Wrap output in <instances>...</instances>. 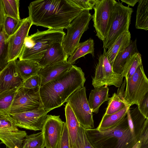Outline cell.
Returning a JSON list of instances; mask_svg holds the SVG:
<instances>
[{
    "instance_id": "cell-36",
    "label": "cell",
    "mask_w": 148,
    "mask_h": 148,
    "mask_svg": "<svg viewBox=\"0 0 148 148\" xmlns=\"http://www.w3.org/2000/svg\"><path fill=\"white\" fill-rule=\"evenodd\" d=\"M138 141L141 144V148H148V119L145 120Z\"/></svg>"
},
{
    "instance_id": "cell-2",
    "label": "cell",
    "mask_w": 148,
    "mask_h": 148,
    "mask_svg": "<svg viewBox=\"0 0 148 148\" xmlns=\"http://www.w3.org/2000/svg\"><path fill=\"white\" fill-rule=\"evenodd\" d=\"M86 80L82 69L72 65L63 74L40 87L45 110L49 112L62 106L73 92L84 86Z\"/></svg>"
},
{
    "instance_id": "cell-28",
    "label": "cell",
    "mask_w": 148,
    "mask_h": 148,
    "mask_svg": "<svg viewBox=\"0 0 148 148\" xmlns=\"http://www.w3.org/2000/svg\"><path fill=\"white\" fill-rule=\"evenodd\" d=\"M21 148H45L42 132L27 135Z\"/></svg>"
},
{
    "instance_id": "cell-39",
    "label": "cell",
    "mask_w": 148,
    "mask_h": 148,
    "mask_svg": "<svg viewBox=\"0 0 148 148\" xmlns=\"http://www.w3.org/2000/svg\"><path fill=\"white\" fill-rule=\"evenodd\" d=\"M137 106L140 112L146 119H148V93Z\"/></svg>"
},
{
    "instance_id": "cell-19",
    "label": "cell",
    "mask_w": 148,
    "mask_h": 148,
    "mask_svg": "<svg viewBox=\"0 0 148 148\" xmlns=\"http://www.w3.org/2000/svg\"><path fill=\"white\" fill-rule=\"evenodd\" d=\"M136 39L131 40L129 45L116 57L112 66L113 71L116 73L122 74L130 57L136 53H139L137 49Z\"/></svg>"
},
{
    "instance_id": "cell-11",
    "label": "cell",
    "mask_w": 148,
    "mask_h": 148,
    "mask_svg": "<svg viewBox=\"0 0 148 148\" xmlns=\"http://www.w3.org/2000/svg\"><path fill=\"white\" fill-rule=\"evenodd\" d=\"M114 0H98L93 7L92 15L96 36L103 42L105 39L109 29Z\"/></svg>"
},
{
    "instance_id": "cell-20",
    "label": "cell",
    "mask_w": 148,
    "mask_h": 148,
    "mask_svg": "<svg viewBox=\"0 0 148 148\" xmlns=\"http://www.w3.org/2000/svg\"><path fill=\"white\" fill-rule=\"evenodd\" d=\"M126 83V79L125 78L121 86L119 88L117 92L113 93L112 96L110 98L107 107L103 116L116 113L128 106L124 98Z\"/></svg>"
},
{
    "instance_id": "cell-1",
    "label": "cell",
    "mask_w": 148,
    "mask_h": 148,
    "mask_svg": "<svg viewBox=\"0 0 148 148\" xmlns=\"http://www.w3.org/2000/svg\"><path fill=\"white\" fill-rule=\"evenodd\" d=\"M32 25L54 30L66 29L83 10L74 0H37L28 6Z\"/></svg>"
},
{
    "instance_id": "cell-43",
    "label": "cell",
    "mask_w": 148,
    "mask_h": 148,
    "mask_svg": "<svg viewBox=\"0 0 148 148\" xmlns=\"http://www.w3.org/2000/svg\"><path fill=\"white\" fill-rule=\"evenodd\" d=\"M1 113V112H0V115L1 113Z\"/></svg>"
},
{
    "instance_id": "cell-16",
    "label": "cell",
    "mask_w": 148,
    "mask_h": 148,
    "mask_svg": "<svg viewBox=\"0 0 148 148\" xmlns=\"http://www.w3.org/2000/svg\"><path fill=\"white\" fill-rule=\"evenodd\" d=\"M24 80L19 75L16 60L10 61L0 72V93L23 86Z\"/></svg>"
},
{
    "instance_id": "cell-29",
    "label": "cell",
    "mask_w": 148,
    "mask_h": 148,
    "mask_svg": "<svg viewBox=\"0 0 148 148\" xmlns=\"http://www.w3.org/2000/svg\"><path fill=\"white\" fill-rule=\"evenodd\" d=\"M142 64L141 55L136 53L130 58L122 73L123 77L126 79L131 77L134 74L138 67Z\"/></svg>"
},
{
    "instance_id": "cell-44",
    "label": "cell",
    "mask_w": 148,
    "mask_h": 148,
    "mask_svg": "<svg viewBox=\"0 0 148 148\" xmlns=\"http://www.w3.org/2000/svg\"><path fill=\"white\" fill-rule=\"evenodd\" d=\"M6 148H7V147H6Z\"/></svg>"
},
{
    "instance_id": "cell-38",
    "label": "cell",
    "mask_w": 148,
    "mask_h": 148,
    "mask_svg": "<svg viewBox=\"0 0 148 148\" xmlns=\"http://www.w3.org/2000/svg\"><path fill=\"white\" fill-rule=\"evenodd\" d=\"M58 148H70L69 136L65 122Z\"/></svg>"
},
{
    "instance_id": "cell-23",
    "label": "cell",
    "mask_w": 148,
    "mask_h": 148,
    "mask_svg": "<svg viewBox=\"0 0 148 148\" xmlns=\"http://www.w3.org/2000/svg\"><path fill=\"white\" fill-rule=\"evenodd\" d=\"M65 122L69 136L70 148L74 145L78 130L81 125L71 109L67 102L65 108Z\"/></svg>"
},
{
    "instance_id": "cell-21",
    "label": "cell",
    "mask_w": 148,
    "mask_h": 148,
    "mask_svg": "<svg viewBox=\"0 0 148 148\" xmlns=\"http://www.w3.org/2000/svg\"><path fill=\"white\" fill-rule=\"evenodd\" d=\"M131 34L129 31L125 32L120 35L108 49L106 54L108 60L112 66L117 55L129 45L131 40Z\"/></svg>"
},
{
    "instance_id": "cell-14",
    "label": "cell",
    "mask_w": 148,
    "mask_h": 148,
    "mask_svg": "<svg viewBox=\"0 0 148 148\" xmlns=\"http://www.w3.org/2000/svg\"><path fill=\"white\" fill-rule=\"evenodd\" d=\"M29 17L21 19L15 31L7 39L8 44V62L16 60L23 51L26 38L28 36L32 25Z\"/></svg>"
},
{
    "instance_id": "cell-26",
    "label": "cell",
    "mask_w": 148,
    "mask_h": 148,
    "mask_svg": "<svg viewBox=\"0 0 148 148\" xmlns=\"http://www.w3.org/2000/svg\"><path fill=\"white\" fill-rule=\"evenodd\" d=\"M130 106H127L115 113L103 116L98 127L96 128L99 131L107 130L120 121L126 115Z\"/></svg>"
},
{
    "instance_id": "cell-27",
    "label": "cell",
    "mask_w": 148,
    "mask_h": 148,
    "mask_svg": "<svg viewBox=\"0 0 148 148\" xmlns=\"http://www.w3.org/2000/svg\"><path fill=\"white\" fill-rule=\"evenodd\" d=\"M135 27L145 31L148 30V0H139L138 2Z\"/></svg>"
},
{
    "instance_id": "cell-5",
    "label": "cell",
    "mask_w": 148,
    "mask_h": 148,
    "mask_svg": "<svg viewBox=\"0 0 148 148\" xmlns=\"http://www.w3.org/2000/svg\"><path fill=\"white\" fill-rule=\"evenodd\" d=\"M133 9L125 6L122 3L116 1L112 10L110 27L103 47L106 50L113 43L118 37L129 31Z\"/></svg>"
},
{
    "instance_id": "cell-35",
    "label": "cell",
    "mask_w": 148,
    "mask_h": 148,
    "mask_svg": "<svg viewBox=\"0 0 148 148\" xmlns=\"http://www.w3.org/2000/svg\"><path fill=\"white\" fill-rule=\"evenodd\" d=\"M41 79L39 76L36 75L29 77L23 83V87L28 89H34L40 88Z\"/></svg>"
},
{
    "instance_id": "cell-8",
    "label": "cell",
    "mask_w": 148,
    "mask_h": 148,
    "mask_svg": "<svg viewBox=\"0 0 148 148\" xmlns=\"http://www.w3.org/2000/svg\"><path fill=\"white\" fill-rule=\"evenodd\" d=\"M66 102L69 103L80 125L83 128H94L92 112L87 98L85 87L73 92Z\"/></svg>"
},
{
    "instance_id": "cell-3",
    "label": "cell",
    "mask_w": 148,
    "mask_h": 148,
    "mask_svg": "<svg viewBox=\"0 0 148 148\" xmlns=\"http://www.w3.org/2000/svg\"><path fill=\"white\" fill-rule=\"evenodd\" d=\"M85 130L88 140L94 148H132L141 134L131 124L127 112L120 121L107 130Z\"/></svg>"
},
{
    "instance_id": "cell-4",
    "label": "cell",
    "mask_w": 148,
    "mask_h": 148,
    "mask_svg": "<svg viewBox=\"0 0 148 148\" xmlns=\"http://www.w3.org/2000/svg\"><path fill=\"white\" fill-rule=\"evenodd\" d=\"M63 30L48 29L37 32L25 39L24 47L19 60L38 63L49 47L56 42H63L65 35Z\"/></svg>"
},
{
    "instance_id": "cell-13",
    "label": "cell",
    "mask_w": 148,
    "mask_h": 148,
    "mask_svg": "<svg viewBox=\"0 0 148 148\" xmlns=\"http://www.w3.org/2000/svg\"><path fill=\"white\" fill-rule=\"evenodd\" d=\"M48 112L42 107L8 114L18 127L36 131H42Z\"/></svg>"
},
{
    "instance_id": "cell-15",
    "label": "cell",
    "mask_w": 148,
    "mask_h": 148,
    "mask_svg": "<svg viewBox=\"0 0 148 148\" xmlns=\"http://www.w3.org/2000/svg\"><path fill=\"white\" fill-rule=\"evenodd\" d=\"M60 116H47L41 131L45 148H58L65 123Z\"/></svg>"
},
{
    "instance_id": "cell-24",
    "label": "cell",
    "mask_w": 148,
    "mask_h": 148,
    "mask_svg": "<svg viewBox=\"0 0 148 148\" xmlns=\"http://www.w3.org/2000/svg\"><path fill=\"white\" fill-rule=\"evenodd\" d=\"M18 73L24 82L33 76L38 74L42 68L38 63L28 60H16Z\"/></svg>"
},
{
    "instance_id": "cell-22",
    "label": "cell",
    "mask_w": 148,
    "mask_h": 148,
    "mask_svg": "<svg viewBox=\"0 0 148 148\" xmlns=\"http://www.w3.org/2000/svg\"><path fill=\"white\" fill-rule=\"evenodd\" d=\"M109 90L108 86H104L94 88L91 91L88 102L92 113H98L101 105L108 101L110 98Z\"/></svg>"
},
{
    "instance_id": "cell-37",
    "label": "cell",
    "mask_w": 148,
    "mask_h": 148,
    "mask_svg": "<svg viewBox=\"0 0 148 148\" xmlns=\"http://www.w3.org/2000/svg\"><path fill=\"white\" fill-rule=\"evenodd\" d=\"M98 0H74L75 3L83 10H92Z\"/></svg>"
},
{
    "instance_id": "cell-40",
    "label": "cell",
    "mask_w": 148,
    "mask_h": 148,
    "mask_svg": "<svg viewBox=\"0 0 148 148\" xmlns=\"http://www.w3.org/2000/svg\"><path fill=\"white\" fill-rule=\"evenodd\" d=\"M6 16L2 0H0V26H3Z\"/></svg>"
},
{
    "instance_id": "cell-6",
    "label": "cell",
    "mask_w": 148,
    "mask_h": 148,
    "mask_svg": "<svg viewBox=\"0 0 148 148\" xmlns=\"http://www.w3.org/2000/svg\"><path fill=\"white\" fill-rule=\"evenodd\" d=\"M92 18L89 10H84L73 20L66 29L67 33L63 38L62 44L68 57L79 44L82 36L89 28Z\"/></svg>"
},
{
    "instance_id": "cell-42",
    "label": "cell",
    "mask_w": 148,
    "mask_h": 148,
    "mask_svg": "<svg viewBox=\"0 0 148 148\" xmlns=\"http://www.w3.org/2000/svg\"><path fill=\"white\" fill-rule=\"evenodd\" d=\"M132 148H141V145L140 142L138 140Z\"/></svg>"
},
{
    "instance_id": "cell-33",
    "label": "cell",
    "mask_w": 148,
    "mask_h": 148,
    "mask_svg": "<svg viewBox=\"0 0 148 148\" xmlns=\"http://www.w3.org/2000/svg\"><path fill=\"white\" fill-rule=\"evenodd\" d=\"M72 148H94L88 140L85 130L81 126L78 130L75 142Z\"/></svg>"
},
{
    "instance_id": "cell-30",
    "label": "cell",
    "mask_w": 148,
    "mask_h": 148,
    "mask_svg": "<svg viewBox=\"0 0 148 148\" xmlns=\"http://www.w3.org/2000/svg\"><path fill=\"white\" fill-rule=\"evenodd\" d=\"M8 38L3 31V26H0V72L8 63Z\"/></svg>"
},
{
    "instance_id": "cell-25",
    "label": "cell",
    "mask_w": 148,
    "mask_h": 148,
    "mask_svg": "<svg viewBox=\"0 0 148 148\" xmlns=\"http://www.w3.org/2000/svg\"><path fill=\"white\" fill-rule=\"evenodd\" d=\"M94 42L93 39L90 38L80 43L67 59L68 62L72 64H74L78 59L88 54L94 56Z\"/></svg>"
},
{
    "instance_id": "cell-31",
    "label": "cell",
    "mask_w": 148,
    "mask_h": 148,
    "mask_svg": "<svg viewBox=\"0 0 148 148\" xmlns=\"http://www.w3.org/2000/svg\"><path fill=\"white\" fill-rule=\"evenodd\" d=\"M18 88L7 90L0 93V112L4 113L10 107Z\"/></svg>"
},
{
    "instance_id": "cell-17",
    "label": "cell",
    "mask_w": 148,
    "mask_h": 148,
    "mask_svg": "<svg viewBox=\"0 0 148 148\" xmlns=\"http://www.w3.org/2000/svg\"><path fill=\"white\" fill-rule=\"evenodd\" d=\"M72 65L66 60L42 68L38 73L41 79L40 87L63 74Z\"/></svg>"
},
{
    "instance_id": "cell-41",
    "label": "cell",
    "mask_w": 148,
    "mask_h": 148,
    "mask_svg": "<svg viewBox=\"0 0 148 148\" xmlns=\"http://www.w3.org/2000/svg\"><path fill=\"white\" fill-rule=\"evenodd\" d=\"M139 0H121L122 2L125 3L128 6L134 7Z\"/></svg>"
},
{
    "instance_id": "cell-34",
    "label": "cell",
    "mask_w": 148,
    "mask_h": 148,
    "mask_svg": "<svg viewBox=\"0 0 148 148\" xmlns=\"http://www.w3.org/2000/svg\"><path fill=\"white\" fill-rule=\"evenodd\" d=\"M21 20H18L6 15L3 25V29L5 33L8 38L15 31Z\"/></svg>"
},
{
    "instance_id": "cell-45",
    "label": "cell",
    "mask_w": 148,
    "mask_h": 148,
    "mask_svg": "<svg viewBox=\"0 0 148 148\" xmlns=\"http://www.w3.org/2000/svg\"></svg>"
},
{
    "instance_id": "cell-32",
    "label": "cell",
    "mask_w": 148,
    "mask_h": 148,
    "mask_svg": "<svg viewBox=\"0 0 148 148\" xmlns=\"http://www.w3.org/2000/svg\"><path fill=\"white\" fill-rule=\"evenodd\" d=\"M6 15L21 20L19 12V0H2Z\"/></svg>"
},
{
    "instance_id": "cell-10",
    "label": "cell",
    "mask_w": 148,
    "mask_h": 148,
    "mask_svg": "<svg viewBox=\"0 0 148 148\" xmlns=\"http://www.w3.org/2000/svg\"><path fill=\"white\" fill-rule=\"evenodd\" d=\"M40 88L17 89L11 105L4 114H9L44 108L39 93Z\"/></svg>"
},
{
    "instance_id": "cell-9",
    "label": "cell",
    "mask_w": 148,
    "mask_h": 148,
    "mask_svg": "<svg viewBox=\"0 0 148 148\" xmlns=\"http://www.w3.org/2000/svg\"><path fill=\"white\" fill-rule=\"evenodd\" d=\"M103 48V54L99 57L95 76L92 77V85L94 88L112 85L119 88L123 83V77L121 74L113 71L108 58L106 50Z\"/></svg>"
},
{
    "instance_id": "cell-12",
    "label": "cell",
    "mask_w": 148,
    "mask_h": 148,
    "mask_svg": "<svg viewBox=\"0 0 148 148\" xmlns=\"http://www.w3.org/2000/svg\"><path fill=\"white\" fill-rule=\"evenodd\" d=\"M0 140L7 148H21L27 135L26 132L18 129L10 116L0 115Z\"/></svg>"
},
{
    "instance_id": "cell-18",
    "label": "cell",
    "mask_w": 148,
    "mask_h": 148,
    "mask_svg": "<svg viewBox=\"0 0 148 148\" xmlns=\"http://www.w3.org/2000/svg\"><path fill=\"white\" fill-rule=\"evenodd\" d=\"M68 58L64 49L62 42H56L49 47L38 63L42 68L67 60Z\"/></svg>"
},
{
    "instance_id": "cell-7",
    "label": "cell",
    "mask_w": 148,
    "mask_h": 148,
    "mask_svg": "<svg viewBox=\"0 0 148 148\" xmlns=\"http://www.w3.org/2000/svg\"><path fill=\"white\" fill-rule=\"evenodd\" d=\"M126 79L125 100L130 107L134 104L138 106L148 93V79L145 74L143 64L139 66L131 77Z\"/></svg>"
}]
</instances>
